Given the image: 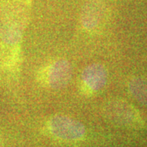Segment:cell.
<instances>
[{
  "instance_id": "cell-1",
  "label": "cell",
  "mask_w": 147,
  "mask_h": 147,
  "mask_svg": "<svg viewBox=\"0 0 147 147\" xmlns=\"http://www.w3.org/2000/svg\"><path fill=\"white\" fill-rule=\"evenodd\" d=\"M72 68L68 61L59 59L53 61L38 74L41 84L51 89H60L66 86L71 78Z\"/></svg>"
},
{
  "instance_id": "cell-2",
  "label": "cell",
  "mask_w": 147,
  "mask_h": 147,
  "mask_svg": "<svg viewBox=\"0 0 147 147\" xmlns=\"http://www.w3.org/2000/svg\"><path fill=\"white\" fill-rule=\"evenodd\" d=\"M106 116L121 125L129 127L140 126L142 118L133 106L123 100H112L108 101L104 107Z\"/></svg>"
},
{
  "instance_id": "cell-3",
  "label": "cell",
  "mask_w": 147,
  "mask_h": 147,
  "mask_svg": "<svg viewBox=\"0 0 147 147\" xmlns=\"http://www.w3.org/2000/svg\"><path fill=\"white\" fill-rule=\"evenodd\" d=\"M48 129L54 137L65 141H79L85 134V128L80 122L62 115L51 119Z\"/></svg>"
},
{
  "instance_id": "cell-4",
  "label": "cell",
  "mask_w": 147,
  "mask_h": 147,
  "mask_svg": "<svg viewBox=\"0 0 147 147\" xmlns=\"http://www.w3.org/2000/svg\"><path fill=\"white\" fill-rule=\"evenodd\" d=\"M107 79L108 74L102 65L98 63L89 65L81 74V89L86 94L96 93L105 87Z\"/></svg>"
},
{
  "instance_id": "cell-5",
  "label": "cell",
  "mask_w": 147,
  "mask_h": 147,
  "mask_svg": "<svg viewBox=\"0 0 147 147\" xmlns=\"http://www.w3.org/2000/svg\"><path fill=\"white\" fill-rule=\"evenodd\" d=\"M128 90L131 95L140 103L147 105V79L135 77L128 83Z\"/></svg>"
},
{
  "instance_id": "cell-6",
  "label": "cell",
  "mask_w": 147,
  "mask_h": 147,
  "mask_svg": "<svg viewBox=\"0 0 147 147\" xmlns=\"http://www.w3.org/2000/svg\"><path fill=\"white\" fill-rule=\"evenodd\" d=\"M100 12L96 9L95 4H91L84 10L82 16V25L84 29L93 31L100 26Z\"/></svg>"
}]
</instances>
